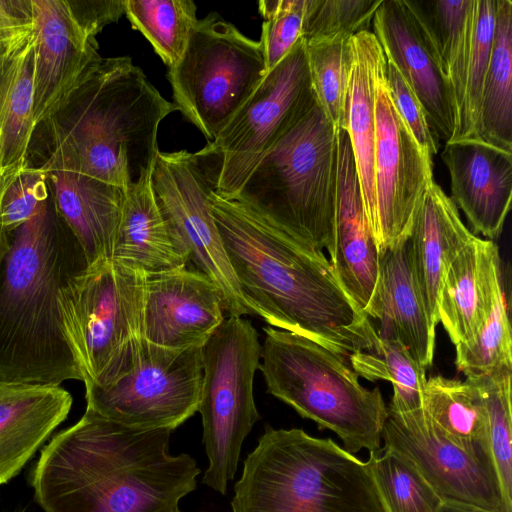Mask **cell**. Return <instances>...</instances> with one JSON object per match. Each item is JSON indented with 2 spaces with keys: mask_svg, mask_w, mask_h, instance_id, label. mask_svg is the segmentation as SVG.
Returning a JSON list of instances; mask_svg holds the SVG:
<instances>
[{
  "mask_svg": "<svg viewBox=\"0 0 512 512\" xmlns=\"http://www.w3.org/2000/svg\"><path fill=\"white\" fill-rule=\"evenodd\" d=\"M212 214L241 292L271 327L348 357L374 352L378 334L317 250L235 198L212 195Z\"/></svg>",
  "mask_w": 512,
  "mask_h": 512,
  "instance_id": "1",
  "label": "cell"
},
{
  "mask_svg": "<svg viewBox=\"0 0 512 512\" xmlns=\"http://www.w3.org/2000/svg\"><path fill=\"white\" fill-rule=\"evenodd\" d=\"M170 429H138L87 409L44 446L32 475L44 512H182L201 470L172 455Z\"/></svg>",
  "mask_w": 512,
  "mask_h": 512,
  "instance_id": "2",
  "label": "cell"
},
{
  "mask_svg": "<svg viewBox=\"0 0 512 512\" xmlns=\"http://www.w3.org/2000/svg\"><path fill=\"white\" fill-rule=\"evenodd\" d=\"M175 111L130 57L101 58L34 126L25 167L125 189L153 169L159 125Z\"/></svg>",
  "mask_w": 512,
  "mask_h": 512,
  "instance_id": "3",
  "label": "cell"
},
{
  "mask_svg": "<svg viewBox=\"0 0 512 512\" xmlns=\"http://www.w3.org/2000/svg\"><path fill=\"white\" fill-rule=\"evenodd\" d=\"M87 266L49 194L11 234L0 264V381H84L63 332L58 299L65 282Z\"/></svg>",
  "mask_w": 512,
  "mask_h": 512,
  "instance_id": "4",
  "label": "cell"
},
{
  "mask_svg": "<svg viewBox=\"0 0 512 512\" xmlns=\"http://www.w3.org/2000/svg\"><path fill=\"white\" fill-rule=\"evenodd\" d=\"M232 512H388L367 461L331 438L266 426L234 486Z\"/></svg>",
  "mask_w": 512,
  "mask_h": 512,
  "instance_id": "5",
  "label": "cell"
},
{
  "mask_svg": "<svg viewBox=\"0 0 512 512\" xmlns=\"http://www.w3.org/2000/svg\"><path fill=\"white\" fill-rule=\"evenodd\" d=\"M339 132L315 98L230 198L298 240L330 254L334 243Z\"/></svg>",
  "mask_w": 512,
  "mask_h": 512,
  "instance_id": "6",
  "label": "cell"
},
{
  "mask_svg": "<svg viewBox=\"0 0 512 512\" xmlns=\"http://www.w3.org/2000/svg\"><path fill=\"white\" fill-rule=\"evenodd\" d=\"M259 370L267 391L355 454L380 450L388 407L378 388L362 386L349 361L306 336L264 327Z\"/></svg>",
  "mask_w": 512,
  "mask_h": 512,
  "instance_id": "7",
  "label": "cell"
},
{
  "mask_svg": "<svg viewBox=\"0 0 512 512\" xmlns=\"http://www.w3.org/2000/svg\"><path fill=\"white\" fill-rule=\"evenodd\" d=\"M203 347L174 349L138 336L100 384H87V409L138 429L174 431L196 412L201 399Z\"/></svg>",
  "mask_w": 512,
  "mask_h": 512,
  "instance_id": "8",
  "label": "cell"
},
{
  "mask_svg": "<svg viewBox=\"0 0 512 512\" xmlns=\"http://www.w3.org/2000/svg\"><path fill=\"white\" fill-rule=\"evenodd\" d=\"M261 359L259 335L242 316H228L203 345L198 412L208 467L202 482L225 495L241 448L260 414L253 382Z\"/></svg>",
  "mask_w": 512,
  "mask_h": 512,
  "instance_id": "9",
  "label": "cell"
},
{
  "mask_svg": "<svg viewBox=\"0 0 512 512\" xmlns=\"http://www.w3.org/2000/svg\"><path fill=\"white\" fill-rule=\"evenodd\" d=\"M267 74L259 40L216 13L198 19L178 64L168 69L173 104L214 140Z\"/></svg>",
  "mask_w": 512,
  "mask_h": 512,
  "instance_id": "10",
  "label": "cell"
},
{
  "mask_svg": "<svg viewBox=\"0 0 512 512\" xmlns=\"http://www.w3.org/2000/svg\"><path fill=\"white\" fill-rule=\"evenodd\" d=\"M146 274L107 258L59 291L62 328L84 384H100L125 346L142 336Z\"/></svg>",
  "mask_w": 512,
  "mask_h": 512,
  "instance_id": "11",
  "label": "cell"
},
{
  "mask_svg": "<svg viewBox=\"0 0 512 512\" xmlns=\"http://www.w3.org/2000/svg\"><path fill=\"white\" fill-rule=\"evenodd\" d=\"M300 38L261 80L216 138L197 151L215 178V193L233 197L280 135L315 100Z\"/></svg>",
  "mask_w": 512,
  "mask_h": 512,
  "instance_id": "12",
  "label": "cell"
},
{
  "mask_svg": "<svg viewBox=\"0 0 512 512\" xmlns=\"http://www.w3.org/2000/svg\"><path fill=\"white\" fill-rule=\"evenodd\" d=\"M155 200L186 246L190 263L221 289L227 316L255 315L226 256L212 214L215 178L197 152L159 151L151 173Z\"/></svg>",
  "mask_w": 512,
  "mask_h": 512,
  "instance_id": "13",
  "label": "cell"
},
{
  "mask_svg": "<svg viewBox=\"0 0 512 512\" xmlns=\"http://www.w3.org/2000/svg\"><path fill=\"white\" fill-rule=\"evenodd\" d=\"M384 448L402 457L430 486L445 509L454 512H508L489 460L447 440L424 410L388 409Z\"/></svg>",
  "mask_w": 512,
  "mask_h": 512,
  "instance_id": "14",
  "label": "cell"
},
{
  "mask_svg": "<svg viewBox=\"0 0 512 512\" xmlns=\"http://www.w3.org/2000/svg\"><path fill=\"white\" fill-rule=\"evenodd\" d=\"M375 113V239L381 256L408 241L416 211L434 180L432 156L396 110L386 69L377 81Z\"/></svg>",
  "mask_w": 512,
  "mask_h": 512,
  "instance_id": "15",
  "label": "cell"
},
{
  "mask_svg": "<svg viewBox=\"0 0 512 512\" xmlns=\"http://www.w3.org/2000/svg\"><path fill=\"white\" fill-rule=\"evenodd\" d=\"M224 295L187 267L146 274L142 337L174 349L203 347L226 318Z\"/></svg>",
  "mask_w": 512,
  "mask_h": 512,
  "instance_id": "16",
  "label": "cell"
},
{
  "mask_svg": "<svg viewBox=\"0 0 512 512\" xmlns=\"http://www.w3.org/2000/svg\"><path fill=\"white\" fill-rule=\"evenodd\" d=\"M372 26L386 59L421 102L434 135L445 143L454 140L458 126L455 98L403 0H382Z\"/></svg>",
  "mask_w": 512,
  "mask_h": 512,
  "instance_id": "17",
  "label": "cell"
},
{
  "mask_svg": "<svg viewBox=\"0 0 512 512\" xmlns=\"http://www.w3.org/2000/svg\"><path fill=\"white\" fill-rule=\"evenodd\" d=\"M441 158L450 175L451 200L488 240L502 233L512 199V152L480 138L445 143Z\"/></svg>",
  "mask_w": 512,
  "mask_h": 512,
  "instance_id": "18",
  "label": "cell"
},
{
  "mask_svg": "<svg viewBox=\"0 0 512 512\" xmlns=\"http://www.w3.org/2000/svg\"><path fill=\"white\" fill-rule=\"evenodd\" d=\"M330 264L340 285L367 316L380 272L378 246L368 222L349 137L340 130L334 243Z\"/></svg>",
  "mask_w": 512,
  "mask_h": 512,
  "instance_id": "19",
  "label": "cell"
},
{
  "mask_svg": "<svg viewBox=\"0 0 512 512\" xmlns=\"http://www.w3.org/2000/svg\"><path fill=\"white\" fill-rule=\"evenodd\" d=\"M34 15V126L102 57L96 39L75 21L67 0H32Z\"/></svg>",
  "mask_w": 512,
  "mask_h": 512,
  "instance_id": "20",
  "label": "cell"
},
{
  "mask_svg": "<svg viewBox=\"0 0 512 512\" xmlns=\"http://www.w3.org/2000/svg\"><path fill=\"white\" fill-rule=\"evenodd\" d=\"M475 236L464 225L452 200L433 181L416 211L407 241L414 278L433 329L439 323L438 304L444 275Z\"/></svg>",
  "mask_w": 512,
  "mask_h": 512,
  "instance_id": "21",
  "label": "cell"
},
{
  "mask_svg": "<svg viewBox=\"0 0 512 512\" xmlns=\"http://www.w3.org/2000/svg\"><path fill=\"white\" fill-rule=\"evenodd\" d=\"M72 402L60 385L0 381V485L18 474L67 418Z\"/></svg>",
  "mask_w": 512,
  "mask_h": 512,
  "instance_id": "22",
  "label": "cell"
},
{
  "mask_svg": "<svg viewBox=\"0 0 512 512\" xmlns=\"http://www.w3.org/2000/svg\"><path fill=\"white\" fill-rule=\"evenodd\" d=\"M350 47L352 59L343 130L350 140L364 210L375 237V98L378 78L386 69V57L377 38L369 30L351 36Z\"/></svg>",
  "mask_w": 512,
  "mask_h": 512,
  "instance_id": "23",
  "label": "cell"
},
{
  "mask_svg": "<svg viewBox=\"0 0 512 512\" xmlns=\"http://www.w3.org/2000/svg\"><path fill=\"white\" fill-rule=\"evenodd\" d=\"M501 286L497 245L475 236L448 267L439 295V322L454 345L478 331Z\"/></svg>",
  "mask_w": 512,
  "mask_h": 512,
  "instance_id": "24",
  "label": "cell"
},
{
  "mask_svg": "<svg viewBox=\"0 0 512 512\" xmlns=\"http://www.w3.org/2000/svg\"><path fill=\"white\" fill-rule=\"evenodd\" d=\"M152 170L124 189L111 259L144 272L187 267L189 252L162 214L151 186Z\"/></svg>",
  "mask_w": 512,
  "mask_h": 512,
  "instance_id": "25",
  "label": "cell"
},
{
  "mask_svg": "<svg viewBox=\"0 0 512 512\" xmlns=\"http://www.w3.org/2000/svg\"><path fill=\"white\" fill-rule=\"evenodd\" d=\"M368 317L379 321V337L400 342L424 368L432 365L435 329L428 321L414 278L407 242L381 255Z\"/></svg>",
  "mask_w": 512,
  "mask_h": 512,
  "instance_id": "26",
  "label": "cell"
},
{
  "mask_svg": "<svg viewBox=\"0 0 512 512\" xmlns=\"http://www.w3.org/2000/svg\"><path fill=\"white\" fill-rule=\"evenodd\" d=\"M55 207L74 234L88 265L111 258L124 189L81 173H44Z\"/></svg>",
  "mask_w": 512,
  "mask_h": 512,
  "instance_id": "27",
  "label": "cell"
},
{
  "mask_svg": "<svg viewBox=\"0 0 512 512\" xmlns=\"http://www.w3.org/2000/svg\"><path fill=\"white\" fill-rule=\"evenodd\" d=\"M34 30L0 54V192L25 168L34 129Z\"/></svg>",
  "mask_w": 512,
  "mask_h": 512,
  "instance_id": "28",
  "label": "cell"
},
{
  "mask_svg": "<svg viewBox=\"0 0 512 512\" xmlns=\"http://www.w3.org/2000/svg\"><path fill=\"white\" fill-rule=\"evenodd\" d=\"M403 3L432 50L453 93L459 116L471 54L476 0H403Z\"/></svg>",
  "mask_w": 512,
  "mask_h": 512,
  "instance_id": "29",
  "label": "cell"
},
{
  "mask_svg": "<svg viewBox=\"0 0 512 512\" xmlns=\"http://www.w3.org/2000/svg\"><path fill=\"white\" fill-rule=\"evenodd\" d=\"M423 408L447 440L493 463L487 410L482 392L472 377L464 381L441 375L427 378Z\"/></svg>",
  "mask_w": 512,
  "mask_h": 512,
  "instance_id": "30",
  "label": "cell"
},
{
  "mask_svg": "<svg viewBox=\"0 0 512 512\" xmlns=\"http://www.w3.org/2000/svg\"><path fill=\"white\" fill-rule=\"evenodd\" d=\"M479 138L512 152V2L497 0L493 47L479 117Z\"/></svg>",
  "mask_w": 512,
  "mask_h": 512,
  "instance_id": "31",
  "label": "cell"
},
{
  "mask_svg": "<svg viewBox=\"0 0 512 512\" xmlns=\"http://www.w3.org/2000/svg\"><path fill=\"white\" fill-rule=\"evenodd\" d=\"M125 15L168 69L181 60L198 21L192 0H126Z\"/></svg>",
  "mask_w": 512,
  "mask_h": 512,
  "instance_id": "32",
  "label": "cell"
},
{
  "mask_svg": "<svg viewBox=\"0 0 512 512\" xmlns=\"http://www.w3.org/2000/svg\"><path fill=\"white\" fill-rule=\"evenodd\" d=\"M348 361L358 376L391 382L393 397L389 410L404 413L423 408L426 368L400 342L378 336L374 352L354 353Z\"/></svg>",
  "mask_w": 512,
  "mask_h": 512,
  "instance_id": "33",
  "label": "cell"
},
{
  "mask_svg": "<svg viewBox=\"0 0 512 512\" xmlns=\"http://www.w3.org/2000/svg\"><path fill=\"white\" fill-rule=\"evenodd\" d=\"M351 36L305 41L310 79L316 100L327 118L343 130L351 66Z\"/></svg>",
  "mask_w": 512,
  "mask_h": 512,
  "instance_id": "34",
  "label": "cell"
},
{
  "mask_svg": "<svg viewBox=\"0 0 512 512\" xmlns=\"http://www.w3.org/2000/svg\"><path fill=\"white\" fill-rule=\"evenodd\" d=\"M480 388L488 416L489 449L504 505L512 512L511 370L469 376Z\"/></svg>",
  "mask_w": 512,
  "mask_h": 512,
  "instance_id": "35",
  "label": "cell"
},
{
  "mask_svg": "<svg viewBox=\"0 0 512 512\" xmlns=\"http://www.w3.org/2000/svg\"><path fill=\"white\" fill-rule=\"evenodd\" d=\"M367 462L388 512H444L435 492L396 453L380 449Z\"/></svg>",
  "mask_w": 512,
  "mask_h": 512,
  "instance_id": "36",
  "label": "cell"
},
{
  "mask_svg": "<svg viewBox=\"0 0 512 512\" xmlns=\"http://www.w3.org/2000/svg\"><path fill=\"white\" fill-rule=\"evenodd\" d=\"M457 369L469 376L512 371V337L502 286L484 323L468 341L455 345Z\"/></svg>",
  "mask_w": 512,
  "mask_h": 512,
  "instance_id": "37",
  "label": "cell"
},
{
  "mask_svg": "<svg viewBox=\"0 0 512 512\" xmlns=\"http://www.w3.org/2000/svg\"><path fill=\"white\" fill-rule=\"evenodd\" d=\"M496 7L497 0H476L465 94L458 116L455 139L479 138L481 99L493 47Z\"/></svg>",
  "mask_w": 512,
  "mask_h": 512,
  "instance_id": "38",
  "label": "cell"
},
{
  "mask_svg": "<svg viewBox=\"0 0 512 512\" xmlns=\"http://www.w3.org/2000/svg\"><path fill=\"white\" fill-rule=\"evenodd\" d=\"M382 0H306L302 38L311 41L368 31Z\"/></svg>",
  "mask_w": 512,
  "mask_h": 512,
  "instance_id": "39",
  "label": "cell"
},
{
  "mask_svg": "<svg viewBox=\"0 0 512 512\" xmlns=\"http://www.w3.org/2000/svg\"><path fill=\"white\" fill-rule=\"evenodd\" d=\"M306 0H261L264 21L259 39L267 72L272 70L302 38Z\"/></svg>",
  "mask_w": 512,
  "mask_h": 512,
  "instance_id": "40",
  "label": "cell"
},
{
  "mask_svg": "<svg viewBox=\"0 0 512 512\" xmlns=\"http://www.w3.org/2000/svg\"><path fill=\"white\" fill-rule=\"evenodd\" d=\"M43 172L25 167L0 192V227L9 237L49 197Z\"/></svg>",
  "mask_w": 512,
  "mask_h": 512,
  "instance_id": "41",
  "label": "cell"
},
{
  "mask_svg": "<svg viewBox=\"0 0 512 512\" xmlns=\"http://www.w3.org/2000/svg\"><path fill=\"white\" fill-rule=\"evenodd\" d=\"M386 83L393 104L421 147L432 156L438 152L439 139L428 123L424 108L398 69L386 59Z\"/></svg>",
  "mask_w": 512,
  "mask_h": 512,
  "instance_id": "42",
  "label": "cell"
},
{
  "mask_svg": "<svg viewBox=\"0 0 512 512\" xmlns=\"http://www.w3.org/2000/svg\"><path fill=\"white\" fill-rule=\"evenodd\" d=\"M67 3L79 27L94 39L126 11V0H67Z\"/></svg>",
  "mask_w": 512,
  "mask_h": 512,
  "instance_id": "43",
  "label": "cell"
},
{
  "mask_svg": "<svg viewBox=\"0 0 512 512\" xmlns=\"http://www.w3.org/2000/svg\"><path fill=\"white\" fill-rule=\"evenodd\" d=\"M32 0H0V54L34 30Z\"/></svg>",
  "mask_w": 512,
  "mask_h": 512,
  "instance_id": "44",
  "label": "cell"
},
{
  "mask_svg": "<svg viewBox=\"0 0 512 512\" xmlns=\"http://www.w3.org/2000/svg\"><path fill=\"white\" fill-rule=\"evenodd\" d=\"M1 177V169H0ZM10 247V237L0 227V252L6 255Z\"/></svg>",
  "mask_w": 512,
  "mask_h": 512,
  "instance_id": "45",
  "label": "cell"
},
{
  "mask_svg": "<svg viewBox=\"0 0 512 512\" xmlns=\"http://www.w3.org/2000/svg\"><path fill=\"white\" fill-rule=\"evenodd\" d=\"M444 512H454V511H451V510H448V509H445Z\"/></svg>",
  "mask_w": 512,
  "mask_h": 512,
  "instance_id": "46",
  "label": "cell"
}]
</instances>
